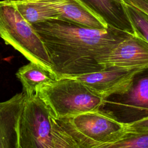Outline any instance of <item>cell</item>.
Masks as SVG:
<instances>
[{
  "label": "cell",
  "instance_id": "cell-15",
  "mask_svg": "<svg viewBox=\"0 0 148 148\" xmlns=\"http://www.w3.org/2000/svg\"><path fill=\"white\" fill-rule=\"evenodd\" d=\"M125 5L134 32H137L148 42V15L132 6Z\"/></svg>",
  "mask_w": 148,
  "mask_h": 148
},
{
  "label": "cell",
  "instance_id": "cell-12",
  "mask_svg": "<svg viewBox=\"0 0 148 148\" xmlns=\"http://www.w3.org/2000/svg\"><path fill=\"white\" fill-rule=\"evenodd\" d=\"M16 75L22 84L23 92L26 97L35 94L39 86L56 79L48 70L31 61L20 67Z\"/></svg>",
  "mask_w": 148,
  "mask_h": 148
},
{
  "label": "cell",
  "instance_id": "cell-5",
  "mask_svg": "<svg viewBox=\"0 0 148 148\" xmlns=\"http://www.w3.org/2000/svg\"><path fill=\"white\" fill-rule=\"evenodd\" d=\"M50 116L38 92L25 96L19 121V148H53Z\"/></svg>",
  "mask_w": 148,
  "mask_h": 148
},
{
  "label": "cell",
  "instance_id": "cell-4",
  "mask_svg": "<svg viewBox=\"0 0 148 148\" xmlns=\"http://www.w3.org/2000/svg\"><path fill=\"white\" fill-rule=\"evenodd\" d=\"M0 38L28 60L42 66L54 75L40 36L32 24L22 16L15 4L5 0L0 1Z\"/></svg>",
  "mask_w": 148,
  "mask_h": 148
},
{
  "label": "cell",
  "instance_id": "cell-14",
  "mask_svg": "<svg viewBox=\"0 0 148 148\" xmlns=\"http://www.w3.org/2000/svg\"><path fill=\"white\" fill-rule=\"evenodd\" d=\"M148 148V130L126 132L108 148Z\"/></svg>",
  "mask_w": 148,
  "mask_h": 148
},
{
  "label": "cell",
  "instance_id": "cell-11",
  "mask_svg": "<svg viewBox=\"0 0 148 148\" xmlns=\"http://www.w3.org/2000/svg\"><path fill=\"white\" fill-rule=\"evenodd\" d=\"M58 18L97 29L107 28L109 25L99 16L77 0H51Z\"/></svg>",
  "mask_w": 148,
  "mask_h": 148
},
{
  "label": "cell",
  "instance_id": "cell-10",
  "mask_svg": "<svg viewBox=\"0 0 148 148\" xmlns=\"http://www.w3.org/2000/svg\"><path fill=\"white\" fill-rule=\"evenodd\" d=\"M102 18L108 25L134 33V29L123 0H77Z\"/></svg>",
  "mask_w": 148,
  "mask_h": 148
},
{
  "label": "cell",
  "instance_id": "cell-9",
  "mask_svg": "<svg viewBox=\"0 0 148 148\" xmlns=\"http://www.w3.org/2000/svg\"><path fill=\"white\" fill-rule=\"evenodd\" d=\"M25 100L22 91L0 102V148H19V121Z\"/></svg>",
  "mask_w": 148,
  "mask_h": 148
},
{
  "label": "cell",
  "instance_id": "cell-16",
  "mask_svg": "<svg viewBox=\"0 0 148 148\" xmlns=\"http://www.w3.org/2000/svg\"><path fill=\"white\" fill-rule=\"evenodd\" d=\"M148 130V116L132 122L126 123V132H135Z\"/></svg>",
  "mask_w": 148,
  "mask_h": 148
},
{
  "label": "cell",
  "instance_id": "cell-3",
  "mask_svg": "<svg viewBox=\"0 0 148 148\" xmlns=\"http://www.w3.org/2000/svg\"><path fill=\"white\" fill-rule=\"evenodd\" d=\"M37 92L55 118L99 110L106 100L72 77L55 79L39 86Z\"/></svg>",
  "mask_w": 148,
  "mask_h": 148
},
{
  "label": "cell",
  "instance_id": "cell-6",
  "mask_svg": "<svg viewBox=\"0 0 148 148\" xmlns=\"http://www.w3.org/2000/svg\"><path fill=\"white\" fill-rule=\"evenodd\" d=\"M144 70L146 69L110 67L71 77L106 99L114 95L128 92L132 86L135 76Z\"/></svg>",
  "mask_w": 148,
  "mask_h": 148
},
{
  "label": "cell",
  "instance_id": "cell-7",
  "mask_svg": "<svg viewBox=\"0 0 148 148\" xmlns=\"http://www.w3.org/2000/svg\"><path fill=\"white\" fill-rule=\"evenodd\" d=\"M98 63L105 68L116 67L126 69H148V42L134 32L116 46Z\"/></svg>",
  "mask_w": 148,
  "mask_h": 148
},
{
  "label": "cell",
  "instance_id": "cell-13",
  "mask_svg": "<svg viewBox=\"0 0 148 148\" xmlns=\"http://www.w3.org/2000/svg\"><path fill=\"white\" fill-rule=\"evenodd\" d=\"M22 16L29 24H33L49 19L58 18L51 0L13 2Z\"/></svg>",
  "mask_w": 148,
  "mask_h": 148
},
{
  "label": "cell",
  "instance_id": "cell-18",
  "mask_svg": "<svg viewBox=\"0 0 148 148\" xmlns=\"http://www.w3.org/2000/svg\"><path fill=\"white\" fill-rule=\"evenodd\" d=\"M10 2H30V1H44L48 0H5Z\"/></svg>",
  "mask_w": 148,
  "mask_h": 148
},
{
  "label": "cell",
  "instance_id": "cell-2",
  "mask_svg": "<svg viewBox=\"0 0 148 148\" xmlns=\"http://www.w3.org/2000/svg\"><path fill=\"white\" fill-rule=\"evenodd\" d=\"M50 121L53 148H108L126 131V123L100 109Z\"/></svg>",
  "mask_w": 148,
  "mask_h": 148
},
{
  "label": "cell",
  "instance_id": "cell-1",
  "mask_svg": "<svg viewBox=\"0 0 148 148\" xmlns=\"http://www.w3.org/2000/svg\"><path fill=\"white\" fill-rule=\"evenodd\" d=\"M32 25L43 43L56 79L105 69L98 60L133 34L110 26L103 29L89 28L60 18Z\"/></svg>",
  "mask_w": 148,
  "mask_h": 148
},
{
  "label": "cell",
  "instance_id": "cell-8",
  "mask_svg": "<svg viewBox=\"0 0 148 148\" xmlns=\"http://www.w3.org/2000/svg\"><path fill=\"white\" fill-rule=\"evenodd\" d=\"M106 99L105 105L132 122L148 116V69L138 73L128 92ZM104 105V106H105Z\"/></svg>",
  "mask_w": 148,
  "mask_h": 148
},
{
  "label": "cell",
  "instance_id": "cell-17",
  "mask_svg": "<svg viewBox=\"0 0 148 148\" xmlns=\"http://www.w3.org/2000/svg\"><path fill=\"white\" fill-rule=\"evenodd\" d=\"M126 5L132 6L148 15V0H123Z\"/></svg>",
  "mask_w": 148,
  "mask_h": 148
}]
</instances>
